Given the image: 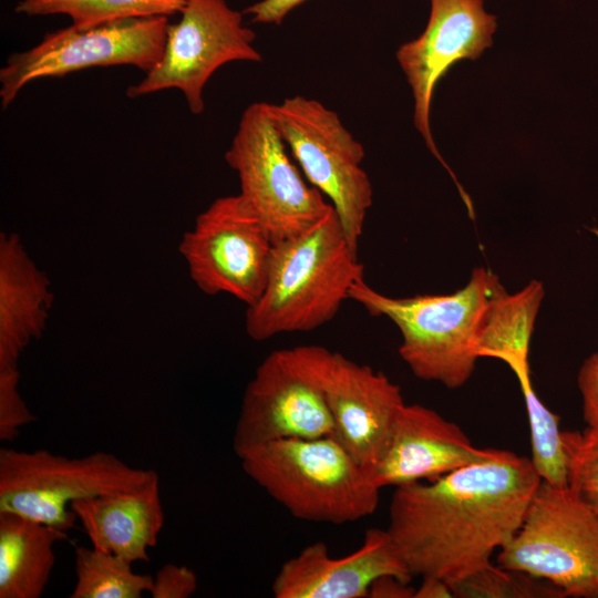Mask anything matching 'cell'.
Returning a JSON list of instances; mask_svg holds the SVG:
<instances>
[{"label": "cell", "instance_id": "cell-1", "mask_svg": "<svg viewBox=\"0 0 598 598\" xmlns=\"http://www.w3.org/2000/svg\"><path fill=\"white\" fill-rule=\"evenodd\" d=\"M540 482L530 458L499 450L436 480L396 486L385 529L412 578L437 577L453 588L514 537Z\"/></svg>", "mask_w": 598, "mask_h": 598}, {"label": "cell", "instance_id": "cell-2", "mask_svg": "<svg viewBox=\"0 0 598 598\" xmlns=\"http://www.w3.org/2000/svg\"><path fill=\"white\" fill-rule=\"evenodd\" d=\"M363 276L332 206L305 233L274 244L264 292L247 307L246 332L264 341L319 328L334 318Z\"/></svg>", "mask_w": 598, "mask_h": 598}, {"label": "cell", "instance_id": "cell-3", "mask_svg": "<svg viewBox=\"0 0 598 598\" xmlns=\"http://www.w3.org/2000/svg\"><path fill=\"white\" fill-rule=\"evenodd\" d=\"M503 289L494 272L477 267L468 282L452 293L393 298L361 279L352 286L349 299L398 327L399 354L415 377L457 389L475 369L482 327Z\"/></svg>", "mask_w": 598, "mask_h": 598}, {"label": "cell", "instance_id": "cell-4", "mask_svg": "<svg viewBox=\"0 0 598 598\" xmlns=\"http://www.w3.org/2000/svg\"><path fill=\"white\" fill-rule=\"evenodd\" d=\"M237 457L245 474L298 519L342 525L379 506L381 488L336 435L268 442Z\"/></svg>", "mask_w": 598, "mask_h": 598}, {"label": "cell", "instance_id": "cell-5", "mask_svg": "<svg viewBox=\"0 0 598 598\" xmlns=\"http://www.w3.org/2000/svg\"><path fill=\"white\" fill-rule=\"evenodd\" d=\"M158 474L97 451L68 457L47 450H0V513L9 512L69 532L78 522L71 504L142 486Z\"/></svg>", "mask_w": 598, "mask_h": 598}, {"label": "cell", "instance_id": "cell-6", "mask_svg": "<svg viewBox=\"0 0 598 598\" xmlns=\"http://www.w3.org/2000/svg\"><path fill=\"white\" fill-rule=\"evenodd\" d=\"M496 564L547 580L565 597L598 598V516L568 487L542 481Z\"/></svg>", "mask_w": 598, "mask_h": 598}, {"label": "cell", "instance_id": "cell-7", "mask_svg": "<svg viewBox=\"0 0 598 598\" xmlns=\"http://www.w3.org/2000/svg\"><path fill=\"white\" fill-rule=\"evenodd\" d=\"M271 118L301 172L328 197L351 247L358 251L372 185L362 168L364 150L338 114L317 100L296 95L270 104Z\"/></svg>", "mask_w": 598, "mask_h": 598}, {"label": "cell", "instance_id": "cell-8", "mask_svg": "<svg viewBox=\"0 0 598 598\" xmlns=\"http://www.w3.org/2000/svg\"><path fill=\"white\" fill-rule=\"evenodd\" d=\"M287 150L269 103L256 102L243 112L225 153L227 164L238 174L239 194L274 244L305 233L332 208L316 187L306 183Z\"/></svg>", "mask_w": 598, "mask_h": 598}, {"label": "cell", "instance_id": "cell-9", "mask_svg": "<svg viewBox=\"0 0 598 598\" xmlns=\"http://www.w3.org/2000/svg\"><path fill=\"white\" fill-rule=\"evenodd\" d=\"M168 25L167 17H153L86 29L71 24L49 32L38 45L11 54L1 68L2 107H8L28 83L42 78L122 64L134 65L147 73L163 55Z\"/></svg>", "mask_w": 598, "mask_h": 598}, {"label": "cell", "instance_id": "cell-10", "mask_svg": "<svg viewBox=\"0 0 598 598\" xmlns=\"http://www.w3.org/2000/svg\"><path fill=\"white\" fill-rule=\"evenodd\" d=\"M272 249L268 231L240 194L215 199L179 244L199 290L228 293L247 307L264 292Z\"/></svg>", "mask_w": 598, "mask_h": 598}, {"label": "cell", "instance_id": "cell-11", "mask_svg": "<svg viewBox=\"0 0 598 598\" xmlns=\"http://www.w3.org/2000/svg\"><path fill=\"white\" fill-rule=\"evenodd\" d=\"M177 23L167 28L163 55L128 97L177 89L193 114L204 111L203 90L214 72L233 61L260 62L255 32L226 0H188Z\"/></svg>", "mask_w": 598, "mask_h": 598}, {"label": "cell", "instance_id": "cell-12", "mask_svg": "<svg viewBox=\"0 0 598 598\" xmlns=\"http://www.w3.org/2000/svg\"><path fill=\"white\" fill-rule=\"evenodd\" d=\"M289 350L299 369L322 393L336 437L371 473L404 405L400 386L382 372L322 346Z\"/></svg>", "mask_w": 598, "mask_h": 598}, {"label": "cell", "instance_id": "cell-13", "mask_svg": "<svg viewBox=\"0 0 598 598\" xmlns=\"http://www.w3.org/2000/svg\"><path fill=\"white\" fill-rule=\"evenodd\" d=\"M326 435H334V423L322 393L289 349L272 351L245 389L233 435L235 454L278 440Z\"/></svg>", "mask_w": 598, "mask_h": 598}, {"label": "cell", "instance_id": "cell-14", "mask_svg": "<svg viewBox=\"0 0 598 598\" xmlns=\"http://www.w3.org/2000/svg\"><path fill=\"white\" fill-rule=\"evenodd\" d=\"M424 31L396 51L398 62L412 89L414 124L433 155L456 178L440 155L430 125L435 86L457 61L476 60L493 43L497 22L483 0H430Z\"/></svg>", "mask_w": 598, "mask_h": 598}, {"label": "cell", "instance_id": "cell-15", "mask_svg": "<svg viewBox=\"0 0 598 598\" xmlns=\"http://www.w3.org/2000/svg\"><path fill=\"white\" fill-rule=\"evenodd\" d=\"M498 452L475 447L457 424L436 411L404 403L371 475L380 488L433 481Z\"/></svg>", "mask_w": 598, "mask_h": 598}, {"label": "cell", "instance_id": "cell-16", "mask_svg": "<svg viewBox=\"0 0 598 598\" xmlns=\"http://www.w3.org/2000/svg\"><path fill=\"white\" fill-rule=\"evenodd\" d=\"M386 575L412 579L386 529L370 528L360 547L342 557L331 556L322 542L306 546L281 565L271 591L276 598H367Z\"/></svg>", "mask_w": 598, "mask_h": 598}, {"label": "cell", "instance_id": "cell-17", "mask_svg": "<svg viewBox=\"0 0 598 598\" xmlns=\"http://www.w3.org/2000/svg\"><path fill=\"white\" fill-rule=\"evenodd\" d=\"M71 511L92 547L132 564L150 560L165 520L158 475L136 488L78 499Z\"/></svg>", "mask_w": 598, "mask_h": 598}, {"label": "cell", "instance_id": "cell-18", "mask_svg": "<svg viewBox=\"0 0 598 598\" xmlns=\"http://www.w3.org/2000/svg\"><path fill=\"white\" fill-rule=\"evenodd\" d=\"M50 281L16 234L0 236V370L18 368L24 349L45 327Z\"/></svg>", "mask_w": 598, "mask_h": 598}, {"label": "cell", "instance_id": "cell-19", "mask_svg": "<svg viewBox=\"0 0 598 598\" xmlns=\"http://www.w3.org/2000/svg\"><path fill=\"white\" fill-rule=\"evenodd\" d=\"M68 533L21 515L0 513V598H40Z\"/></svg>", "mask_w": 598, "mask_h": 598}, {"label": "cell", "instance_id": "cell-20", "mask_svg": "<svg viewBox=\"0 0 598 598\" xmlns=\"http://www.w3.org/2000/svg\"><path fill=\"white\" fill-rule=\"evenodd\" d=\"M544 295V286L537 280L515 293L504 288L494 298L482 327L478 357L499 359L514 373L530 371V340Z\"/></svg>", "mask_w": 598, "mask_h": 598}, {"label": "cell", "instance_id": "cell-21", "mask_svg": "<svg viewBox=\"0 0 598 598\" xmlns=\"http://www.w3.org/2000/svg\"><path fill=\"white\" fill-rule=\"evenodd\" d=\"M188 0H21L16 13L68 16L76 28L181 13Z\"/></svg>", "mask_w": 598, "mask_h": 598}, {"label": "cell", "instance_id": "cell-22", "mask_svg": "<svg viewBox=\"0 0 598 598\" xmlns=\"http://www.w3.org/2000/svg\"><path fill=\"white\" fill-rule=\"evenodd\" d=\"M132 563L94 547L74 551V587L70 598H141L150 594L153 576L137 574Z\"/></svg>", "mask_w": 598, "mask_h": 598}, {"label": "cell", "instance_id": "cell-23", "mask_svg": "<svg viewBox=\"0 0 598 598\" xmlns=\"http://www.w3.org/2000/svg\"><path fill=\"white\" fill-rule=\"evenodd\" d=\"M516 378L528 415L530 462L542 481L557 487H567V463L559 429V416L553 413L537 396L530 374Z\"/></svg>", "mask_w": 598, "mask_h": 598}, {"label": "cell", "instance_id": "cell-24", "mask_svg": "<svg viewBox=\"0 0 598 598\" xmlns=\"http://www.w3.org/2000/svg\"><path fill=\"white\" fill-rule=\"evenodd\" d=\"M454 597H565L547 580L491 564L452 588Z\"/></svg>", "mask_w": 598, "mask_h": 598}, {"label": "cell", "instance_id": "cell-25", "mask_svg": "<svg viewBox=\"0 0 598 598\" xmlns=\"http://www.w3.org/2000/svg\"><path fill=\"white\" fill-rule=\"evenodd\" d=\"M568 489L598 516V424L561 431Z\"/></svg>", "mask_w": 598, "mask_h": 598}, {"label": "cell", "instance_id": "cell-26", "mask_svg": "<svg viewBox=\"0 0 598 598\" xmlns=\"http://www.w3.org/2000/svg\"><path fill=\"white\" fill-rule=\"evenodd\" d=\"M18 368L0 370V440H16L20 430L32 423V414L19 391Z\"/></svg>", "mask_w": 598, "mask_h": 598}, {"label": "cell", "instance_id": "cell-27", "mask_svg": "<svg viewBox=\"0 0 598 598\" xmlns=\"http://www.w3.org/2000/svg\"><path fill=\"white\" fill-rule=\"evenodd\" d=\"M198 586L195 571L184 565L166 564L153 576L150 591L153 598H188Z\"/></svg>", "mask_w": 598, "mask_h": 598}, {"label": "cell", "instance_id": "cell-28", "mask_svg": "<svg viewBox=\"0 0 598 598\" xmlns=\"http://www.w3.org/2000/svg\"><path fill=\"white\" fill-rule=\"evenodd\" d=\"M598 239V228H592ZM577 385L581 395L582 417L587 425L598 424V352L586 358L577 374Z\"/></svg>", "mask_w": 598, "mask_h": 598}, {"label": "cell", "instance_id": "cell-29", "mask_svg": "<svg viewBox=\"0 0 598 598\" xmlns=\"http://www.w3.org/2000/svg\"><path fill=\"white\" fill-rule=\"evenodd\" d=\"M308 0H260L245 9L255 23L280 24L297 7Z\"/></svg>", "mask_w": 598, "mask_h": 598}, {"label": "cell", "instance_id": "cell-30", "mask_svg": "<svg viewBox=\"0 0 598 598\" xmlns=\"http://www.w3.org/2000/svg\"><path fill=\"white\" fill-rule=\"evenodd\" d=\"M395 576L386 575L373 581L369 598H414L415 588Z\"/></svg>", "mask_w": 598, "mask_h": 598}, {"label": "cell", "instance_id": "cell-31", "mask_svg": "<svg viewBox=\"0 0 598 598\" xmlns=\"http://www.w3.org/2000/svg\"><path fill=\"white\" fill-rule=\"evenodd\" d=\"M415 588L414 598H451L454 597L452 587L441 578L423 577Z\"/></svg>", "mask_w": 598, "mask_h": 598}]
</instances>
